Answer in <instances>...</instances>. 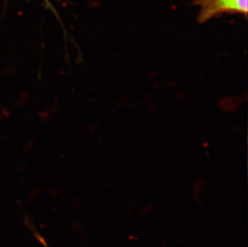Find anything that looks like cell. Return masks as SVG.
<instances>
[{"mask_svg": "<svg viewBox=\"0 0 248 247\" xmlns=\"http://www.w3.org/2000/svg\"><path fill=\"white\" fill-rule=\"evenodd\" d=\"M199 7L198 22L203 24L223 14H239L248 17V0H193Z\"/></svg>", "mask_w": 248, "mask_h": 247, "instance_id": "6da1fadb", "label": "cell"}]
</instances>
